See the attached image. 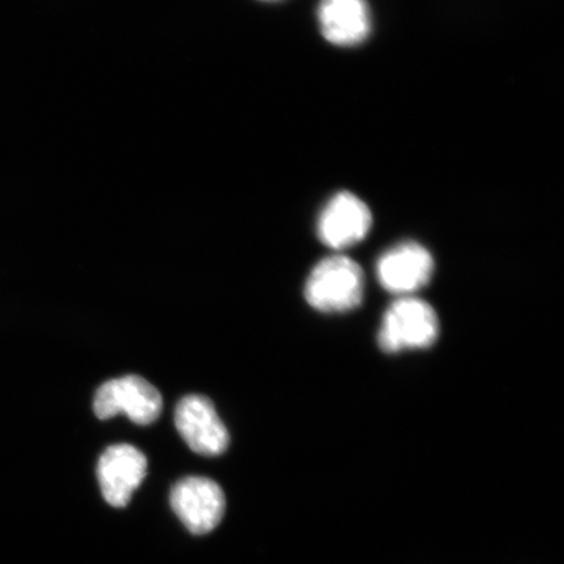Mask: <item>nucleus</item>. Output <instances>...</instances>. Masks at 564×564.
Returning a JSON list of instances; mask_svg holds the SVG:
<instances>
[{"mask_svg": "<svg viewBox=\"0 0 564 564\" xmlns=\"http://www.w3.org/2000/svg\"><path fill=\"white\" fill-rule=\"evenodd\" d=\"M440 336V317L427 302L403 297L388 307L378 335L380 349L388 355L432 347Z\"/></svg>", "mask_w": 564, "mask_h": 564, "instance_id": "obj_2", "label": "nucleus"}, {"mask_svg": "<svg viewBox=\"0 0 564 564\" xmlns=\"http://www.w3.org/2000/svg\"><path fill=\"white\" fill-rule=\"evenodd\" d=\"M95 413L100 420H109L124 413L138 425H151L160 417L162 397L158 388L139 376L112 379L98 388Z\"/></svg>", "mask_w": 564, "mask_h": 564, "instance_id": "obj_3", "label": "nucleus"}, {"mask_svg": "<svg viewBox=\"0 0 564 564\" xmlns=\"http://www.w3.org/2000/svg\"><path fill=\"white\" fill-rule=\"evenodd\" d=\"M171 505L176 517L193 534H207L221 523L225 496L209 478L186 477L174 485Z\"/></svg>", "mask_w": 564, "mask_h": 564, "instance_id": "obj_4", "label": "nucleus"}, {"mask_svg": "<svg viewBox=\"0 0 564 564\" xmlns=\"http://www.w3.org/2000/svg\"><path fill=\"white\" fill-rule=\"evenodd\" d=\"M365 274L355 260L334 256L323 259L308 274L305 299L316 312L348 313L361 305Z\"/></svg>", "mask_w": 564, "mask_h": 564, "instance_id": "obj_1", "label": "nucleus"}, {"mask_svg": "<svg viewBox=\"0 0 564 564\" xmlns=\"http://www.w3.org/2000/svg\"><path fill=\"white\" fill-rule=\"evenodd\" d=\"M434 273L432 253L422 245L406 241L379 258L377 276L387 292L408 295L429 284Z\"/></svg>", "mask_w": 564, "mask_h": 564, "instance_id": "obj_6", "label": "nucleus"}, {"mask_svg": "<svg viewBox=\"0 0 564 564\" xmlns=\"http://www.w3.org/2000/svg\"><path fill=\"white\" fill-rule=\"evenodd\" d=\"M317 20L324 39L337 46L361 44L371 30L366 0H321Z\"/></svg>", "mask_w": 564, "mask_h": 564, "instance_id": "obj_9", "label": "nucleus"}, {"mask_svg": "<svg viewBox=\"0 0 564 564\" xmlns=\"http://www.w3.org/2000/svg\"><path fill=\"white\" fill-rule=\"evenodd\" d=\"M147 468L144 454L130 444L106 448L97 465L98 484L106 502L117 509L129 505L147 476Z\"/></svg>", "mask_w": 564, "mask_h": 564, "instance_id": "obj_8", "label": "nucleus"}, {"mask_svg": "<svg viewBox=\"0 0 564 564\" xmlns=\"http://www.w3.org/2000/svg\"><path fill=\"white\" fill-rule=\"evenodd\" d=\"M174 421L183 441L194 453L215 457L229 446V433L214 403L200 394L183 398L175 408Z\"/></svg>", "mask_w": 564, "mask_h": 564, "instance_id": "obj_5", "label": "nucleus"}, {"mask_svg": "<svg viewBox=\"0 0 564 564\" xmlns=\"http://www.w3.org/2000/svg\"><path fill=\"white\" fill-rule=\"evenodd\" d=\"M372 216L366 203L351 193H338L317 218V236L329 249L344 250L361 242L371 229Z\"/></svg>", "mask_w": 564, "mask_h": 564, "instance_id": "obj_7", "label": "nucleus"}]
</instances>
